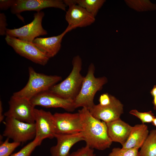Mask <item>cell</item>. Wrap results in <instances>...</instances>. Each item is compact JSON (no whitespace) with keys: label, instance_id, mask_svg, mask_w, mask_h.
Segmentation results:
<instances>
[{"label":"cell","instance_id":"cell-1","mask_svg":"<svg viewBox=\"0 0 156 156\" xmlns=\"http://www.w3.org/2000/svg\"><path fill=\"white\" fill-rule=\"evenodd\" d=\"M82 126L83 141L91 148L103 151L109 148L112 141L108 133L106 123L93 116L85 108L78 111Z\"/></svg>","mask_w":156,"mask_h":156},{"label":"cell","instance_id":"cell-2","mask_svg":"<svg viewBox=\"0 0 156 156\" xmlns=\"http://www.w3.org/2000/svg\"><path fill=\"white\" fill-rule=\"evenodd\" d=\"M73 68L68 76L63 81L53 86L49 90L53 93L66 99L74 101L81 89L84 77L81 74L82 61L80 57H74Z\"/></svg>","mask_w":156,"mask_h":156},{"label":"cell","instance_id":"cell-3","mask_svg":"<svg viewBox=\"0 0 156 156\" xmlns=\"http://www.w3.org/2000/svg\"><path fill=\"white\" fill-rule=\"evenodd\" d=\"M95 70L94 64L91 63L87 74L84 77L80 91L73 101L75 109L80 107L89 110L91 108L95 105L94 100L96 93L101 90L103 86L107 82L105 77H95Z\"/></svg>","mask_w":156,"mask_h":156},{"label":"cell","instance_id":"cell-4","mask_svg":"<svg viewBox=\"0 0 156 156\" xmlns=\"http://www.w3.org/2000/svg\"><path fill=\"white\" fill-rule=\"evenodd\" d=\"M28 71L29 78L26 85L20 91L14 93L13 96L31 100L38 94L49 90L62 80L60 76L38 73L31 66L29 67Z\"/></svg>","mask_w":156,"mask_h":156},{"label":"cell","instance_id":"cell-5","mask_svg":"<svg viewBox=\"0 0 156 156\" xmlns=\"http://www.w3.org/2000/svg\"><path fill=\"white\" fill-rule=\"evenodd\" d=\"M3 122L5 128L3 136L13 142L21 143L34 139L36 137L35 123L24 122L8 117Z\"/></svg>","mask_w":156,"mask_h":156},{"label":"cell","instance_id":"cell-6","mask_svg":"<svg viewBox=\"0 0 156 156\" xmlns=\"http://www.w3.org/2000/svg\"><path fill=\"white\" fill-rule=\"evenodd\" d=\"M5 40L17 53L32 62L42 65H46L49 58L33 43L6 35Z\"/></svg>","mask_w":156,"mask_h":156},{"label":"cell","instance_id":"cell-7","mask_svg":"<svg viewBox=\"0 0 156 156\" xmlns=\"http://www.w3.org/2000/svg\"><path fill=\"white\" fill-rule=\"evenodd\" d=\"M44 16L42 11L37 12L34 14V18L30 23L19 28L7 29L6 35L18 39L33 43L37 37L47 35V31L43 27L42 23Z\"/></svg>","mask_w":156,"mask_h":156},{"label":"cell","instance_id":"cell-8","mask_svg":"<svg viewBox=\"0 0 156 156\" xmlns=\"http://www.w3.org/2000/svg\"><path fill=\"white\" fill-rule=\"evenodd\" d=\"M9 109L4 114L6 117L14 118L28 123H35V106L30 100L12 96L8 102Z\"/></svg>","mask_w":156,"mask_h":156},{"label":"cell","instance_id":"cell-9","mask_svg":"<svg viewBox=\"0 0 156 156\" xmlns=\"http://www.w3.org/2000/svg\"><path fill=\"white\" fill-rule=\"evenodd\" d=\"M53 116L55 134H71L82 131L81 118L78 112H57Z\"/></svg>","mask_w":156,"mask_h":156},{"label":"cell","instance_id":"cell-10","mask_svg":"<svg viewBox=\"0 0 156 156\" xmlns=\"http://www.w3.org/2000/svg\"><path fill=\"white\" fill-rule=\"evenodd\" d=\"M63 1L68 9L66 11L65 19L68 24L67 27L70 31L77 27H86L93 23L95 18L85 9L69 0Z\"/></svg>","mask_w":156,"mask_h":156},{"label":"cell","instance_id":"cell-11","mask_svg":"<svg viewBox=\"0 0 156 156\" xmlns=\"http://www.w3.org/2000/svg\"><path fill=\"white\" fill-rule=\"evenodd\" d=\"M89 110L94 117L107 123L120 118L123 112V105L118 100L111 95V101L109 103L104 105L95 104Z\"/></svg>","mask_w":156,"mask_h":156},{"label":"cell","instance_id":"cell-12","mask_svg":"<svg viewBox=\"0 0 156 156\" xmlns=\"http://www.w3.org/2000/svg\"><path fill=\"white\" fill-rule=\"evenodd\" d=\"M66 6L63 1L60 0H14L11 11L12 14H17L27 11L39 12L50 7L66 11Z\"/></svg>","mask_w":156,"mask_h":156},{"label":"cell","instance_id":"cell-13","mask_svg":"<svg viewBox=\"0 0 156 156\" xmlns=\"http://www.w3.org/2000/svg\"><path fill=\"white\" fill-rule=\"evenodd\" d=\"M30 101L35 107L46 108H61L72 112L75 109L73 101L62 98L49 90L41 92L33 98Z\"/></svg>","mask_w":156,"mask_h":156},{"label":"cell","instance_id":"cell-14","mask_svg":"<svg viewBox=\"0 0 156 156\" xmlns=\"http://www.w3.org/2000/svg\"><path fill=\"white\" fill-rule=\"evenodd\" d=\"M34 115L35 125V137L43 140L46 138H55L53 114L49 111L34 109Z\"/></svg>","mask_w":156,"mask_h":156},{"label":"cell","instance_id":"cell-15","mask_svg":"<svg viewBox=\"0 0 156 156\" xmlns=\"http://www.w3.org/2000/svg\"><path fill=\"white\" fill-rule=\"evenodd\" d=\"M55 138L57 143L50 148L51 156H68L73 146L83 141L81 132L71 134H55Z\"/></svg>","mask_w":156,"mask_h":156},{"label":"cell","instance_id":"cell-16","mask_svg":"<svg viewBox=\"0 0 156 156\" xmlns=\"http://www.w3.org/2000/svg\"><path fill=\"white\" fill-rule=\"evenodd\" d=\"M70 30L67 27L61 34L47 38H36L33 43L49 58L55 56L60 51L64 35Z\"/></svg>","mask_w":156,"mask_h":156},{"label":"cell","instance_id":"cell-17","mask_svg":"<svg viewBox=\"0 0 156 156\" xmlns=\"http://www.w3.org/2000/svg\"><path fill=\"white\" fill-rule=\"evenodd\" d=\"M106 123L108 135L112 142H118L123 145L128 140L133 127L120 118Z\"/></svg>","mask_w":156,"mask_h":156},{"label":"cell","instance_id":"cell-18","mask_svg":"<svg viewBox=\"0 0 156 156\" xmlns=\"http://www.w3.org/2000/svg\"><path fill=\"white\" fill-rule=\"evenodd\" d=\"M149 134L147 126L144 124H137L133 127L130 136L123 145V148H141Z\"/></svg>","mask_w":156,"mask_h":156},{"label":"cell","instance_id":"cell-19","mask_svg":"<svg viewBox=\"0 0 156 156\" xmlns=\"http://www.w3.org/2000/svg\"><path fill=\"white\" fill-rule=\"evenodd\" d=\"M156 129L151 130L139 151V156H156Z\"/></svg>","mask_w":156,"mask_h":156},{"label":"cell","instance_id":"cell-20","mask_svg":"<svg viewBox=\"0 0 156 156\" xmlns=\"http://www.w3.org/2000/svg\"><path fill=\"white\" fill-rule=\"evenodd\" d=\"M85 9L94 17L96 16L99 10L102 6L105 0H69Z\"/></svg>","mask_w":156,"mask_h":156},{"label":"cell","instance_id":"cell-21","mask_svg":"<svg viewBox=\"0 0 156 156\" xmlns=\"http://www.w3.org/2000/svg\"><path fill=\"white\" fill-rule=\"evenodd\" d=\"M42 141L39 138L35 137L34 140L24 146L18 152L10 156H30L35 148L40 146Z\"/></svg>","mask_w":156,"mask_h":156},{"label":"cell","instance_id":"cell-22","mask_svg":"<svg viewBox=\"0 0 156 156\" xmlns=\"http://www.w3.org/2000/svg\"><path fill=\"white\" fill-rule=\"evenodd\" d=\"M9 139L7 138L4 141H0V156H10L14 150L21 144V143L14 142H10Z\"/></svg>","mask_w":156,"mask_h":156},{"label":"cell","instance_id":"cell-23","mask_svg":"<svg viewBox=\"0 0 156 156\" xmlns=\"http://www.w3.org/2000/svg\"><path fill=\"white\" fill-rule=\"evenodd\" d=\"M138 148H123L119 147L113 148L108 156H139Z\"/></svg>","mask_w":156,"mask_h":156},{"label":"cell","instance_id":"cell-24","mask_svg":"<svg viewBox=\"0 0 156 156\" xmlns=\"http://www.w3.org/2000/svg\"><path fill=\"white\" fill-rule=\"evenodd\" d=\"M129 113L139 119L142 124L151 123L155 117L151 111L146 112H140L136 109L131 110Z\"/></svg>","mask_w":156,"mask_h":156},{"label":"cell","instance_id":"cell-25","mask_svg":"<svg viewBox=\"0 0 156 156\" xmlns=\"http://www.w3.org/2000/svg\"><path fill=\"white\" fill-rule=\"evenodd\" d=\"M68 156H96L94 150L86 145L69 153Z\"/></svg>","mask_w":156,"mask_h":156},{"label":"cell","instance_id":"cell-26","mask_svg":"<svg viewBox=\"0 0 156 156\" xmlns=\"http://www.w3.org/2000/svg\"><path fill=\"white\" fill-rule=\"evenodd\" d=\"M7 25L6 17L3 13H0V34L1 36L6 35Z\"/></svg>","mask_w":156,"mask_h":156},{"label":"cell","instance_id":"cell-27","mask_svg":"<svg viewBox=\"0 0 156 156\" xmlns=\"http://www.w3.org/2000/svg\"><path fill=\"white\" fill-rule=\"evenodd\" d=\"M14 1V0H0V10H5L10 8H11Z\"/></svg>","mask_w":156,"mask_h":156},{"label":"cell","instance_id":"cell-28","mask_svg":"<svg viewBox=\"0 0 156 156\" xmlns=\"http://www.w3.org/2000/svg\"><path fill=\"white\" fill-rule=\"evenodd\" d=\"M3 107L2 103L1 101H0V122H2L4 119V115L3 114Z\"/></svg>","mask_w":156,"mask_h":156},{"label":"cell","instance_id":"cell-29","mask_svg":"<svg viewBox=\"0 0 156 156\" xmlns=\"http://www.w3.org/2000/svg\"><path fill=\"white\" fill-rule=\"evenodd\" d=\"M152 96L156 95V85H155L151 90L150 92Z\"/></svg>","mask_w":156,"mask_h":156},{"label":"cell","instance_id":"cell-30","mask_svg":"<svg viewBox=\"0 0 156 156\" xmlns=\"http://www.w3.org/2000/svg\"><path fill=\"white\" fill-rule=\"evenodd\" d=\"M153 103L154 105V109L155 110H156V95L153 96Z\"/></svg>","mask_w":156,"mask_h":156},{"label":"cell","instance_id":"cell-31","mask_svg":"<svg viewBox=\"0 0 156 156\" xmlns=\"http://www.w3.org/2000/svg\"><path fill=\"white\" fill-rule=\"evenodd\" d=\"M152 124L156 127V116L151 122Z\"/></svg>","mask_w":156,"mask_h":156},{"label":"cell","instance_id":"cell-32","mask_svg":"<svg viewBox=\"0 0 156 156\" xmlns=\"http://www.w3.org/2000/svg\"></svg>","mask_w":156,"mask_h":156}]
</instances>
